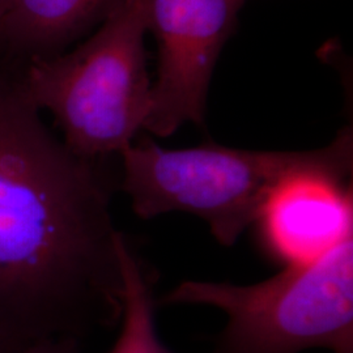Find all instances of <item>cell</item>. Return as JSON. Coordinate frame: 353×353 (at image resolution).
<instances>
[{
    "label": "cell",
    "instance_id": "obj_7",
    "mask_svg": "<svg viewBox=\"0 0 353 353\" xmlns=\"http://www.w3.org/2000/svg\"><path fill=\"white\" fill-rule=\"evenodd\" d=\"M125 0H13L0 21V45L30 62L61 54Z\"/></svg>",
    "mask_w": 353,
    "mask_h": 353
},
{
    "label": "cell",
    "instance_id": "obj_8",
    "mask_svg": "<svg viewBox=\"0 0 353 353\" xmlns=\"http://www.w3.org/2000/svg\"><path fill=\"white\" fill-rule=\"evenodd\" d=\"M119 256L125 284L122 328L109 353H173L159 339L154 327L157 272L140 258L123 233Z\"/></svg>",
    "mask_w": 353,
    "mask_h": 353
},
{
    "label": "cell",
    "instance_id": "obj_11",
    "mask_svg": "<svg viewBox=\"0 0 353 353\" xmlns=\"http://www.w3.org/2000/svg\"><path fill=\"white\" fill-rule=\"evenodd\" d=\"M12 3L13 0H0V21L4 19V16L10 11Z\"/></svg>",
    "mask_w": 353,
    "mask_h": 353
},
{
    "label": "cell",
    "instance_id": "obj_2",
    "mask_svg": "<svg viewBox=\"0 0 353 353\" xmlns=\"http://www.w3.org/2000/svg\"><path fill=\"white\" fill-rule=\"evenodd\" d=\"M119 156L121 189L139 217L195 214L220 245L233 246L292 178L318 174L348 185L353 132L352 127H344L328 145L312 151H246L214 143L168 151L145 140Z\"/></svg>",
    "mask_w": 353,
    "mask_h": 353
},
{
    "label": "cell",
    "instance_id": "obj_3",
    "mask_svg": "<svg viewBox=\"0 0 353 353\" xmlns=\"http://www.w3.org/2000/svg\"><path fill=\"white\" fill-rule=\"evenodd\" d=\"M144 0H125L75 50L26 62L23 81L64 144L96 160L132 145L151 109Z\"/></svg>",
    "mask_w": 353,
    "mask_h": 353
},
{
    "label": "cell",
    "instance_id": "obj_9",
    "mask_svg": "<svg viewBox=\"0 0 353 353\" xmlns=\"http://www.w3.org/2000/svg\"><path fill=\"white\" fill-rule=\"evenodd\" d=\"M14 353H80L79 341L72 338H52L33 343Z\"/></svg>",
    "mask_w": 353,
    "mask_h": 353
},
{
    "label": "cell",
    "instance_id": "obj_10",
    "mask_svg": "<svg viewBox=\"0 0 353 353\" xmlns=\"http://www.w3.org/2000/svg\"><path fill=\"white\" fill-rule=\"evenodd\" d=\"M23 348H26V347L20 345L19 343H16L10 336H7L6 334L0 332V353H14L23 350Z\"/></svg>",
    "mask_w": 353,
    "mask_h": 353
},
{
    "label": "cell",
    "instance_id": "obj_4",
    "mask_svg": "<svg viewBox=\"0 0 353 353\" xmlns=\"http://www.w3.org/2000/svg\"><path fill=\"white\" fill-rule=\"evenodd\" d=\"M160 303L223 310L227 326L212 353H353V234L316 261L287 265L262 283L190 280Z\"/></svg>",
    "mask_w": 353,
    "mask_h": 353
},
{
    "label": "cell",
    "instance_id": "obj_5",
    "mask_svg": "<svg viewBox=\"0 0 353 353\" xmlns=\"http://www.w3.org/2000/svg\"><path fill=\"white\" fill-rule=\"evenodd\" d=\"M246 0H144L159 46L157 77L144 130L160 138L203 126L214 65Z\"/></svg>",
    "mask_w": 353,
    "mask_h": 353
},
{
    "label": "cell",
    "instance_id": "obj_1",
    "mask_svg": "<svg viewBox=\"0 0 353 353\" xmlns=\"http://www.w3.org/2000/svg\"><path fill=\"white\" fill-rule=\"evenodd\" d=\"M112 188L45 125L23 70H0V332L79 341L123 312Z\"/></svg>",
    "mask_w": 353,
    "mask_h": 353
},
{
    "label": "cell",
    "instance_id": "obj_6",
    "mask_svg": "<svg viewBox=\"0 0 353 353\" xmlns=\"http://www.w3.org/2000/svg\"><path fill=\"white\" fill-rule=\"evenodd\" d=\"M268 250L287 265L313 262L353 234L351 185L318 174L281 185L258 219Z\"/></svg>",
    "mask_w": 353,
    "mask_h": 353
}]
</instances>
